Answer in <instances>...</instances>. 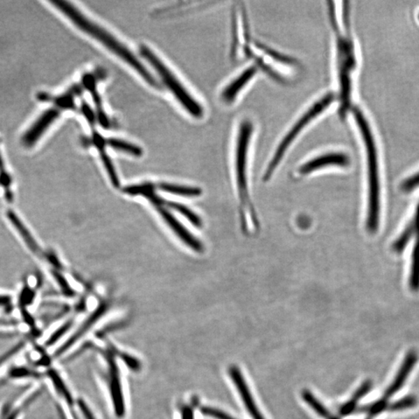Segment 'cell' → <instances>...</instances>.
<instances>
[{
  "label": "cell",
  "instance_id": "cell-4",
  "mask_svg": "<svg viewBox=\"0 0 419 419\" xmlns=\"http://www.w3.org/2000/svg\"><path fill=\"white\" fill-rule=\"evenodd\" d=\"M337 64L340 87L339 115L344 119L351 108V77L355 66L353 42L348 35H342L337 29Z\"/></svg>",
  "mask_w": 419,
  "mask_h": 419
},
{
  "label": "cell",
  "instance_id": "cell-21",
  "mask_svg": "<svg viewBox=\"0 0 419 419\" xmlns=\"http://www.w3.org/2000/svg\"><path fill=\"white\" fill-rule=\"evenodd\" d=\"M167 205L172 209L176 210V211L182 215L186 216V218L196 227H201L202 221L200 216L193 213L191 209L176 202H167Z\"/></svg>",
  "mask_w": 419,
  "mask_h": 419
},
{
  "label": "cell",
  "instance_id": "cell-23",
  "mask_svg": "<svg viewBox=\"0 0 419 419\" xmlns=\"http://www.w3.org/2000/svg\"><path fill=\"white\" fill-rule=\"evenodd\" d=\"M100 153L105 169H106L108 173V176L110 177L112 184H113L115 187H118L120 186V181H119L117 173L113 163H112L110 158L107 155V153L105 152L103 149L100 150Z\"/></svg>",
  "mask_w": 419,
  "mask_h": 419
},
{
  "label": "cell",
  "instance_id": "cell-33",
  "mask_svg": "<svg viewBox=\"0 0 419 419\" xmlns=\"http://www.w3.org/2000/svg\"><path fill=\"white\" fill-rule=\"evenodd\" d=\"M12 299L8 295H0V309H5L11 304Z\"/></svg>",
  "mask_w": 419,
  "mask_h": 419
},
{
  "label": "cell",
  "instance_id": "cell-28",
  "mask_svg": "<svg viewBox=\"0 0 419 419\" xmlns=\"http://www.w3.org/2000/svg\"><path fill=\"white\" fill-rule=\"evenodd\" d=\"M419 186V172L404 180L402 184V190L404 192L413 191Z\"/></svg>",
  "mask_w": 419,
  "mask_h": 419
},
{
  "label": "cell",
  "instance_id": "cell-1",
  "mask_svg": "<svg viewBox=\"0 0 419 419\" xmlns=\"http://www.w3.org/2000/svg\"><path fill=\"white\" fill-rule=\"evenodd\" d=\"M48 2L54 6L55 8L59 10L63 14H65L80 30L100 41L110 52L134 68L149 85L154 87H159L155 77L138 60L135 54H133L127 47L124 46L113 35L94 23L93 21L89 20L79 10H77L73 4L64 1V0H48Z\"/></svg>",
  "mask_w": 419,
  "mask_h": 419
},
{
  "label": "cell",
  "instance_id": "cell-22",
  "mask_svg": "<svg viewBox=\"0 0 419 419\" xmlns=\"http://www.w3.org/2000/svg\"><path fill=\"white\" fill-rule=\"evenodd\" d=\"M304 400L310 405V406L316 411L317 413L326 419H332L330 412L321 404L309 390H304L303 392Z\"/></svg>",
  "mask_w": 419,
  "mask_h": 419
},
{
  "label": "cell",
  "instance_id": "cell-35",
  "mask_svg": "<svg viewBox=\"0 0 419 419\" xmlns=\"http://www.w3.org/2000/svg\"><path fill=\"white\" fill-rule=\"evenodd\" d=\"M82 110L84 112H85V115L87 116V117L89 119V120H90L91 122H92L94 121V115L92 113H91V110L89 109V108L88 107L87 104L85 105H82Z\"/></svg>",
  "mask_w": 419,
  "mask_h": 419
},
{
  "label": "cell",
  "instance_id": "cell-11",
  "mask_svg": "<svg viewBox=\"0 0 419 419\" xmlns=\"http://www.w3.org/2000/svg\"><path fill=\"white\" fill-rule=\"evenodd\" d=\"M158 212L163 216L168 225L172 229L173 232L177 234L179 239L183 241L186 246L191 247L195 251L201 253L204 250L203 244L195 237L182 223L174 218L166 209L162 206L156 207Z\"/></svg>",
  "mask_w": 419,
  "mask_h": 419
},
{
  "label": "cell",
  "instance_id": "cell-7",
  "mask_svg": "<svg viewBox=\"0 0 419 419\" xmlns=\"http://www.w3.org/2000/svg\"><path fill=\"white\" fill-rule=\"evenodd\" d=\"M418 358V353L415 351L409 352L406 356H405L402 367L399 372H397L395 379L390 383V385L385 390L383 397L379 400L365 405V406L362 407L356 411L361 412V413H367L366 419H374L384 410H386L388 407V403L390 398L394 396L403 387L411 370L413 369L416 365Z\"/></svg>",
  "mask_w": 419,
  "mask_h": 419
},
{
  "label": "cell",
  "instance_id": "cell-32",
  "mask_svg": "<svg viewBox=\"0 0 419 419\" xmlns=\"http://www.w3.org/2000/svg\"><path fill=\"white\" fill-rule=\"evenodd\" d=\"M79 406L86 419H96L93 412L91 411L87 404L82 400L79 401Z\"/></svg>",
  "mask_w": 419,
  "mask_h": 419
},
{
  "label": "cell",
  "instance_id": "cell-13",
  "mask_svg": "<svg viewBox=\"0 0 419 419\" xmlns=\"http://www.w3.org/2000/svg\"><path fill=\"white\" fill-rule=\"evenodd\" d=\"M229 374L232 377L237 390H239L244 406L247 407L251 417L253 419H265L256 406L253 397L250 393L247 383L244 381L240 369L235 367H232L229 369Z\"/></svg>",
  "mask_w": 419,
  "mask_h": 419
},
{
  "label": "cell",
  "instance_id": "cell-31",
  "mask_svg": "<svg viewBox=\"0 0 419 419\" xmlns=\"http://www.w3.org/2000/svg\"><path fill=\"white\" fill-rule=\"evenodd\" d=\"M53 274L56 281H57V282L59 284L63 291H64L67 295L72 296L73 295V291L71 288H70V286L66 281V279L63 277V276L58 272L54 271Z\"/></svg>",
  "mask_w": 419,
  "mask_h": 419
},
{
  "label": "cell",
  "instance_id": "cell-12",
  "mask_svg": "<svg viewBox=\"0 0 419 419\" xmlns=\"http://www.w3.org/2000/svg\"><path fill=\"white\" fill-rule=\"evenodd\" d=\"M258 71L256 66H251L243 71L221 91V100L226 103L235 101V98L241 91L247 85L249 81L253 78Z\"/></svg>",
  "mask_w": 419,
  "mask_h": 419
},
{
  "label": "cell",
  "instance_id": "cell-18",
  "mask_svg": "<svg viewBox=\"0 0 419 419\" xmlns=\"http://www.w3.org/2000/svg\"><path fill=\"white\" fill-rule=\"evenodd\" d=\"M409 285L412 291H419V235L416 237L411 256V267Z\"/></svg>",
  "mask_w": 419,
  "mask_h": 419
},
{
  "label": "cell",
  "instance_id": "cell-15",
  "mask_svg": "<svg viewBox=\"0 0 419 419\" xmlns=\"http://www.w3.org/2000/svg\"><path fill=\"white\" fill-rule=\"evenodd\" d=\"M7 218L10 221L12 226L17 230L18 235L21 237L34 253L41 255L42 251L38 246L36 240L34 239L30 230L27 228L22 221L19 219V216L10 211L7 213Z\"/></svg>",
  "mask_w": 419,
  "mask_h": 419
},
{
  "label": "cell",
  "instance_id": "cell-27",
  "mask_svg": "<svg viewBox=\"0 0 419 419\" xmlns=\"http://www.w3.org/2000/svg\"><path fill=\"white\" fill-rule=\"evenodd\" d=\"M201 411L203 412V414L213 417L216 419H235L228 414H226V412L214 408H203Z\"/></svg>",
  "mask_w": 419,
  "mask_h": 419
},
{
  "label": "cell",
  "instance_id": "cell-36",
  "mask_svg": "<svg viewBox=\"0 0 419 419\" xmlns=\"http://www.w3.org/2000/svg\"><path fill=\"white\" fill-rule=\"evenodd\" d=\"M192 413L190 409H186L184 413V419H192Z\"/></svg>",
  "mask_w": 419,
  "mask_h": 419
},
{
  "label": "cell",
  "instance_id": "cell-9",
  "mask_svg": "<svg viewBox=\"0 0 419 419\" xmlns=\"http://www.w3.org/2000/svg\"><path fill=\"white\" fill-rule=\"evenodd\" d=\"M107 360L109 369V383L112 402H113L117 416L118 417H123L125 413V406L120 374H119L118 367L113 356L108 355Z\"/></svg>",
  "mask_w": 419,
  "mask_h": 419
},
{
  "label": "cell",
  "instance_id": "cell-19",
  "mask_svg": "<svg viewBox=\"0 0 419 419\" xmlns=\"http://www.w3.org/2000/svg\"><path fill=\"white\" fill-rule=\"evenodd\" d=\"M106 144L110 145L115 150L130 154L131 156L141 157L142 156V149L136 145L124 141V140L117 138H109L106 140Z\"/></svg>",
  "mask_w": 419,
  "mask_h": 419
},
{
  "label": "cell",
  "instance_id": "cell-20",
  "mask_svg": "<svg viewBox=\"0 0 419 419\" xmlns=\"http://www.w3.org/2000/svg\"><path fill=\"white\" fill-rule=\"evenodd\" d=\"M414 234H416V227L413 221H411L406 228L404 230L401 236L394 243L393 250L397 253H402Z\"/></svg>",
  "mask_w": 419,
  "mask_h": 419
},
{
  "label": "cell",
  "instance_id": "cell-17",
  "mask_svg": "<svg viewBox=\"0 0 419 419\" xmlns=\"http://www.w3.org/2000/svg\"><path fill=\"white\" fill-rule=\"evenodd\" d=\"M158 187L161 191L172 194L184 196V197H199L202 193V191L198 187L184 186L166 183H161L159 184Z\"/></svg>",
  "mask_w": 419,
  "mask_h": 419
},
{
  "label": "cell",
  "instance_id": "cell-25",
  "mask_svg": "<svg viewBox=\"0 0 419 419\" xmlns=\"http://www.w3.org/2000/svg\"><path fill=\"white\" fill-rule=\"evenodd\" d=\"M49 375H50V377L54 383V386L56 388H57L59 392H60L61 395L64 396L69 404H73V397L71 395H70L68 389L66 387H65L64 383H63L57 374H56L54 370H52V372H49Z\"/></svg>",
  "mask_w": 419,
  "mask_h": 419
},
{
  "label": "cell",
  "instance_id": "cell-14",
  "mask_svg": "<svg viewBox=\"0 0 419 419\" xmlns=\"http://www.w3.org/2000/svg\"><path fill=\"white\" fill-rule=\"evenodd\" d=\"M107 311V306L103 304L98 307V309L86 320L73 335V337H70L65 344H63L57 351L55 352V358H59L63 353L68 351L73 345H75L77 341L80 340L84 335H85L91 328H92L98 320H99L103 314Z\"/></svg>",
  "mask_w": 419,
  "mask_h": 419
},
{
  "label": "cell",
  "instance_id": "cell-3",
  "mask_svg": "<svg viewBox=\"0 0 419 419\" xmlns=\"http://www.w3.org/2000/svg\"><path fill=\"white\" fill-rule=\"evenodd\" d=\"M335 95L332 93L325 94L318 101L312 104L309 109L305 111V113L293 124V127L286 133L282 141L277 146L274 156L270 160L267 170L265 172L264 181H268L271 178L272 175L274 174L277 166L281 163L285 153L290 148L293 141H295L307 125L330 107V105L335 101Z\"/></svg>",
  "mask_w": 419,
  "mask_h": 419
},
{
  "label": "cell",
  "instance_id": "cell-6",
  "mask_svg": "<svg viewBox=\"0 0 419 419\" xmlns=\"http://www.w3.org/2000/svg\"><path fill=\"white\" fill-rule=\"evenodd\" d=\"M253 124L249 120H243L237 130L235 145V172L237 190L242 205L248 204L249 194L247 186L248 154Z\"/></svg>",
  "mask_w": 419,
  "mask_h": 419
},
{
  "label": "cell",
  "instance_id": "cell-10",
  "mask_svg": "<svg viewBox=\"0 0 419 419\" xmlns=\"http://www.w3.org/2000/svg\"><path fill=\"white\" fill-rule=\"evenodd\" d=\"M60 111L51 108L45 112L36 122L28 129L22 138V142L26 147H31L36 144L46 130L59 117Z\"/></svg>",
  "mask_w": 419,
  "mask_h": 419
},
{
  "label": "cell",
  "instance_id": "cell-37",
  "mask_svg": "<svg viewBox=\"0 0 419 419\" xmlns=\"http://www.w3.org/2000/svg\"><path fill=\"white\" fill-rule=\"evenodd\" d=\"M418 18H419V16H418Z\"/></svg>",
  "mask_w": 419,
  "mask_h": 419
},
{
  "label": "cell",
  "instance_id": "cell-2",
  "mask_svg": "<svg viewBox=\"0 0 419 419\" xmlns=\"http://www.w3.org/2000/svg\"><path fill=\"white\" fill-rule=\"evenodd\" d=\"M353 112L367 149L369 179L367 227L369 233H374L378 229L380 221V181L376 149L365 116L358 108H353Z\"/></svg>",
  "mask_w": 419,
  "mask_h": 419
},
{
  "label": "cell",
  "instance_id": "cell-26",
  "mask_svg": "<svg viewBox=\"0 0 419 419\" xmlns=\"http://www.w3.org/2000/svg\"><path fill=\"white\" fill-rule=\"evenodd\" d=\"M124 191L126 193H128L131 195L141 194L146 197L147 195L154 191V186L151 184H145L138 186H131L128 187H125L124 189Z\"/></svg>",
  "mask_w": 419,
  "mask_h": 419
},
{
  "label": "cell",
  "instance_id": "cell-30",
  "mask_svg": "<svg viewBox=\"0 0 419 419\" xmlns=\"http://www.w3.org/2000/svg\"><path fill=\"white\" fill-rule=\"evenodd\" d=\"M72 325L73 321H69L66 324L61 326L57 332H55V333L52 335L50 339L48 340L47 344L50 346L54 344L56 341L60 339L62 337V335H64L69 330L70 327H71Z\"/></svg>",
  "mask_w": 419,
  "mask_h": 419
},
{
  "label": "cell",
  "instance_id": "cell-34",
  "mask_svg": "<svg viewBox=\"0 0 419 419\" xmlns=\"http://www.w3.org/2000/svg\"><path fill=\"white\" fill-rule=\"evenodd\" d=\"M415 227H416V234L417 236L419 235V204L418 205L417 210H416V214L415 216V219L413 221Z\"/></svg>",
  "mask_w": 419,
  "mask_h": 419
},
{
  "label": "cell",
  "instance_id": "cell-16",
  "mask_svg": "<svg viewBox=\"0 0 419 419\" xmlns=\"http://www.w3.org/2000/svg\"><path fill=\"white\" fill-rule=\"evenodd\" d=\"M372 387L373 383L370 381L363 383L360 388L355 391L351 399L346 403V404L342 405L339 411L340 416H346L351 414L355 409L356 404L372 390Z\"/></svg>",
  "mask_w": 419,
  "mask_h": 419
},
{
  "label": "cell",
  "instance_id": "cell-5",
  "mask_svg": "<svg viewBox=\"0 0 419 419\" xmlns=\"http://www.w3.org/2000/svg\"><path fill=\"white\" fill-rule=\"evenodd\" d=\"M140 53L142 57L149 62V64L155 68L161 79L163 80L166 86L169 88L175 97L183 106L189 114L196 118H200L204 115V110L201 105L189 94L185 87L177 79V77L170 71L164 63L161 61L157 55L152 52L148 47L141 46Z\"/></svg>",
  "mask_w": 419,
  "mask_h": 419
},
{
  "label": "cell",
  "instance_id": "cell-8",
  "mask_svg": "<svg viewBox=\"0 0 419 419\" xmlns=\"http://www.w3.org/2000/svg\"><path fill=\"white\" fill-rule=\"evenodd\" d=\"M351 163V159L344 153L330 152L314 158L300 167L299 172L303 175L323 169L331 166H347Z\"/></svg>",
  "mask_w": 419,
  "mask_h": 419
},
{
  "label": "cell",
  "instance_id": "cell-24",
  "mask_svg": "<svg viewBox=\"0 0 419 419\" xmlns=\"http://www.w3.org/2000/svg\"><path fill=\"white\" fill-rule=\"evenodd\" d=\"M418 404L417 398L414 396L404 397L401 400L388 404L387 409L390 411H400L416 406Z\"/></svg>",
  "mask_w": 419,
  "mask_h": 419
},
{
  "label": "cell",
  "instance_id": "cell-29",
  "mask_svg": "<svg viewBox=\"0 0 419 419\" xmlns=\"http://www.w3.org/2000/svg\"><path fill=\"white\" fill-rule=\"evenodd\" d=\"M0 182H1V184H3L5 187L10 188L11 179L8 172L6 170L4 160L1 152H0Z\"/></svg>",
  "mask_w": 419,
  "mask_h": 419
}]
</instances>
